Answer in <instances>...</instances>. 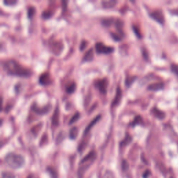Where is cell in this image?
Masks as SVG:
<instances>
[{
	"label": "cell",
	"mask_w": 178,
	"mask_h": 178,
	"mask_svg": "<svg viewBox=\"0 0 178 178\" xmlns=\"http://www.w3.org/2000/svg\"><path fill=\"white\" fill-rule=\"evenodd\" d=\"M86 45H87V41H86V40H83L80 44V48H80V50L83 51L84 49H85Z\"/></svg>",
	"instance_id": "cell-32"
},
{
	"label": "cell",
	"mask_w": 178,
	"mask_h": 178,
	"mask_svg": "<svg viewBox=\"0 0 178 178\" xmlns=\"http://www.w3.org/2000/svg\"><path fill=\"white\" fill-rule=\"evenodd\" d=\"M111 34V36L113 38L114 40H115V41H120V40L122 39V38H123V35H121L119 34V33H114V32H111L110 33Z\"/></svg>",
	"instance_id": "cell-21"
},
{
	"label": "cell",
	"mask_w": 178,
	"mask_h": 178,
	"mask_svg": "<svg viewBox=\"0 0 178 178\" xmlns=\"http://www.w3.org/2000/svg\"><path fill=\"white\" fill-rule=\"evenodd\" d=\"M35 13V8L34 6H30L27 9V16L29 18H31Z\"/></svg>",
	"instance_id": "cell-23"
},
{
	"label": "cell",
	"mask_w": 178,
	"mask_h": 178,
	"mask_svg": "<svg viewBox=\"0 0 178 178\" xmlns=\"http://www.w3.org/2000/svg\"><path fill=\"white\" fill-rule=\"evenodd\" d=\"M38 81L42 85H48V84H50L51 82L50 74L48 72H44L43 73H42L40 75L38 78Z\"/></svg>",
	"instance_id": "cell-6"
},
{
	"label": "cell",
	"mask_w": 178,
	"mask_h": 178,
	"mask_svg": "<svg viewBox=\"0 0 178 178\" xmlns=\"http://www.w3.org/2000/svg\"><path fill=\"white\" fill-rule=\"evenodd\" d=\"M132 29H133V31H134L135 34L137 35L138 38H141V35H140L139 28H138L136 25H132Z\"/></svg>",
	"instance_id": "cell-28"
},
{
	"label": "cell",
	"mask_w": 178,
	"mask_h": 178,
	"mask_svg": "<svg viewBox=\"0 0 178 178\" xmlns=\"http://www.w3.org/2000/svg\"><path fill=\"white\" fill-rule=\"evenodd\" d=\"M107 85H108V81H107V78L98 79V80H96L94 82V86L102 94H105L107 93Z\"/></svg>",
	"instance_id": "cell-4"
},
{
	"label": "cell",
	"mask_w": 178,
	"mask_h": 178,
	"mask_svg": "<svg viewBox=\"0 0 178 178\" xmlns=\"http://www.w3.org/2000/svg\"><path fill=\"white\" fill-rule=\"evenodd\" d=\"M100 118H101V115H97V116L96 117H95V118H93L92 120H91L90 123H88V125L86 126V129H85V130H84V135L85 136V135H86L88 133V132L89 131L91 130V129L92 128V127L93 125H95L96 124V123H97V122L100 120Z\"/></svg>",
	"instance_id": "cell-8"
},
{
	"label": "cell",
	"mask_w": 178,
	"mask_h": 178,
	"mask_svg": "<svg viewBox=\"0 0 178 178\" xmlns=\"http://www.w3.org/2000/svg\"><path fill=\"white\" fill-rule=\"evenodd\" d=\"M79 130L77 127H72L70 129L69 132V137L71 139H75L77 134H78Z\"/></svg>",
	"instance_id": "cell-17"
},
{
	"label": "cell",
	"mask_w": 178,
	"mask_h": 178,
	"mask_svg": "<svg viewBox=\"0 0 178 178\" xmlns=\"http://www.w3.org/2000/svg\"><path fill=\"white\" fill-rule=\"evenodd\" d=\"M150 174H151V172L149 170H146V171L143 173V178H147L150 176Z\"/></svg>",
	"instance_id": "cell-33"
},
{
	"label": "cell",
	"mask_w": 178,
	"mask_h": 178,
	"mask_svg": "<svg viewBox=\"0 0 178 178\" xmlns=\"http://www.w3.org/2000/svg\"><path fill=\"white\" fill-rule=\"evenodd\" d=\"M150 17L161 25H163L165 21L164 15H163V13L161 10H156L153 11V12L150 13Z\"/></svg>",
	"instance_id": "cell-5"
},
{
	"label": "cell",
	"mask_w": 178,
	"mask_h": 178,
	"mask_svg": "<svg viewBox=\"0 0 178 178\" xmlns=\"http://www.w3.org/2000/svg\"><path fill=\"white\" fill-rule=\"evenodd\" d=\"M2 67L6 72L11 75L28 77L32 74L31 70L27 68L13 59H7L2 62Z\"/></svg>",
	"instance_id": "cell-1"
},
{
	"label": "cell",
	"mask_w": 178,
	"mask_h": 178,
	"mask_svg": "<svg viewBox=\"0 0 178 178\" xmlns=\"http://www.w3.org/2000/svg\"><path fill=\"white\" fill-rule=\"evenodd\" d=\"M27 178H33V177L31 176V175H29V177H27Z\"/></svg>",
	"instance_id": "cell-34"
},
{
	"label": "cell",
	"mask_w": 178,
	"mask_h": 178,
	"mask_svg": "<svg viewBox=\"0 0 178 178\" xmlns=\"http://www.w3.org/2000/svg\"><path fill=\"white\" fill-rule=\"evenodd\" d=\"M75 88H76V84L74 81H72V82L68 84L66 88H65V91H66V92L68 93H72L75 91Z\"/></svg>",
	"instance_id": "cell-19"
},
{
	"label": "cell",
	"mask_w": 178,
	"mask_h": 178,
	"mask_svg": "<svg viewBox=\"0 0 178 178\" xmlns=\"http://www.w3.org/2000/svg\"><path fill=\"white\" fill-rule=\"evenodd\" d=\"M151 113L153 114L156 118H159V120H162V119L165 118L166 114L163 111H161L160 109L157 108V107H153V108L151 109Z\"/></svg>",
	"instance_id": "cell-10"
},
{
	"label": "cell",
	"mask_w": 178,
	"mask_h": 178,
	"mask_svg": "<svg viewBox=\"0 0 178 178\" xmlns=\"http://www.w3.org/2000/svg\"><path fill=\"white\" fill-rule=\"evenodd\" d=\"M129 168V164L127 162V161L125 160V159H123V161H122V169L123 170H127Z\"/></svg>",
	"instance_id": "cell-30"
},
{
	"label": "cell",
	"mask_w": 178,
	"mask_h": 178,
	"mask_svg": "<svg viewBox=\"0 0 178 178\" xmlns=\"http://www.w3.org/2000/svg\"><path fill=\"white\" fill-rule=\"evenodd\" d=\"M51 123L53 125H58V107L55 109L54 111L52 118H51Z\"/></svg>",
	"instance_id": "cell-16"
},
{
	"label": "cell",
	"mask_w": 178,
	"mask_h": 178,
	"mask_svg": "<svg viewBox=\"0 0 178 178\" xmlns=\"http://www.w3.org/2000/svg\"><path fill=\"white\" fill-rule=\"evenodd\" d=\"M93 57H94V54H93V48H90L84 54L82 61H92L93 59Z\"/></svg>",
	"instance_id": "cell-12"
},
{
	"label": "cell",
	"mask_w": 178,
	"mask_h": 178,
	"mask_svg": "<svg viewBox=\"0 0 178 178\" xmlns=\"http://www.w3.org/2000/svg\"><path fill=\"white\" fill-rule=\"evenodd\" d=\"M17 2H18L17 0H4V4H5L6 5L11 6V5H14V4H15Z\"/></svg>",
	"instance_id": "cell-29"
},
{
	"label": "cell",
	"mask_w": 178,
	"mask_h": 178,
	"mask_svg": "<svg viewBox=\"0 0 178 178\" xmlns=\"http://www.w3.org/2000/svg\"><path fill=\"white\" fill-rule=\"evenodd\" d=\"M48 171L50 173L51 176L53 177V178H57V173L54 171V170L51 168H48Z\"/></svg>",
	"instance_id": "cell-31"
},
{
	"label": "cell",
	"mask_w": 178,
	"mask_h": 178,
	"mask_svg": "<svg viewBox=\"0 0 178 178\" xmlns=\"http://www.w3.org/2000/svg\"><path fill=\"white\" fill-rule=\"evenodd\" d=\"M163 87H164V84H163V83H154L147 86V90L157 91L159 90H162Z\"/></svg>",
	"instance_id": "cell-11"
},
{
	"label": "cell",
	"mask_w": 178,
	"mask_h": 178,
	"mask_svg": "<svg viewBox=\"0 0 178 178\" xmlns=\"http://www.w3.org/2000/svg\"><path fill=\"white\" fill-rule=\"evenodd\" d=\"M132 137H131V136L129 134L127 133V134H126L125 137L124 138V139L120 142V146H127V145H128L131 141H132Z\"/></svg>",
	"instance_id": "cell-18"
},
{
	"label": "cell",
	"mask_w": 178,
	"mask_h": 178,
	"mask_svg": "<svg viewBox=\"0 0 178 178\" xmlns=\"http://www.w3.org/2000/svg\"><path fill=\"white\" fill-rule=\"evenodd\" d=\"M113 47L105 45L102 42H97L95 44V50L97 54H109L114 51Z\"/></svg>",
	"instance_id": "cell-3"
},
{
	"label": "cell",
	"mask_w": 178,
	"mask_h": 178,
	"mask_svg": "<svg viewBox=\"0 0 178 178\" xmlns=\"http://www.w3.org/2000/svg\"><path fill=\"white\" fill-rule=\"evenodd\" d=\"M136 77H127V78L125 79V84L127 86H130L131 84H132L134 81L135 80Z\"/></svg>",
	"instance_id": "cell-25"
},
{
	"label": "cell",
	"mask_w": 178,
	"mask_h": 178,
	"mask_svg": "<svg viewBox=\"0 0 178 178\" xmlns=\"http://www.w3.org/2000/svg\"><path fill=\"white\" fill-rule=\"evenodd\" d=\"M51 50L54 51V54H57V51H58V52H60L61 50H62V43L61 42H58V41H54L53 43L51 44Z\"/></svg>",
	"instance_id": "cell-13"
},
{
	"label": "cell",
	"mask_w": 178,
	"mask_h": 178,
	"mask_svg": "<svg viewBox=\"0 0 178 178\" xmlns=\"http://www.w3.org/2000/svg\"><path fill=\"white\" fill-rule=\"evenodd\" d=\"M117 3L116 1L115 0H104V1H102L101 2L102 6L104 7V8H111V7H114L115 6V4Z\"/></svg>",
	"instance_id": "cell-15"
},
{
	"label": "cell",
	"mask_w": 178,
	"mask_h": 178,
	"mask_svg": "<svg viewBox=\"0 0 178 178\" xmlns=\"http://www.w3.org/2000/svg\"><path fill=\"white\" fill-rule=\"evenodd\" d=\"M115 21H116V19L114 18H106L102 19L101 23L105 27H109L112 24H114Z\"/></svg>",
	"instance_id": "cell-14"
},
{
	"label": "cell",
	"mask_w": 178,
	"mask_h": 178,
	"mask_svg": "<svg viewBox=\"0 0 178 178\" xmlns=\"http://www.w3.org/2000/svg\"><path fill=\"white\" fill-rule=\"evenodd\" d=\"M122 98V91L120 88V86H118L116 88V95H115V97L114 98L113 102L111 103V106H115V105H117L120 102V100Z\"/></svg>",
	"instance_id": "cell-9"
},
{
	"label": "cell",
	"mask_w": 178,
	"mask_h": 178,
	"mask_svg": "<svg viewBox=\"0 0 178 178\" xmlns=\"http://www.w3.org/2000/svg\"><path fill=\"white\" fill-rule=\"evenodd\" d=\"M79 116H80V114H79V112H76V113L72 116V118H70V120L69 121V125H72V123H75V122L79 118Z\"/></svg>",
	"instance_id": "cell-22"
},
{
	"label": "cell",
	"mask_w": 178,
	"mask_h": 178,
	"mask_svg": "<svg viewBox=\"0 0 178 178\" xmlns=\"http://www.w3.org/2000/svg\"><path fill=\"white\" fill-rule=\"evenodd\" d=\"M170 69H171L172 72L174 73L178 77V65L177 64H172L170 65Z\"/></svg>",
	"instance_id": "cell-27"
},
{
	"label": "cell",
	"mask_w": 178,
	"mask_h": 178,
	"mask_svg": "<svg viewBox=\"0 0 178 178\" xmlns=\"http://www.w3.org/2000/svg\"><path fill=\"white\" fill-rule=\"evenodd\" d=\"M31 109L35 113L42 115L48 113V111H50V109H51V106H50V105H47V106H44L43 107H37L34 104L32 105Z\"/></svg>",
	"instance_id": "cell-7"
},
{
	"label": "cell",
	"mask_w": 178,
	"mask_h": 178,
	"mask_svg": "<svg viewBox=\"0 0 178 178\" xmlns=\"http://www.w3.org/2000/svg\"><path fill=\"white\" fill-rule=\"evenodd\" d=\"M143 118L142 117L140 116V115H137V116L135 117L134 119L132 120V123H131L130 125L132 126H135L137 125H140V124L143 123Z\"/></svg>",
	"instance_id": "cell-20"
},
{
	"label": "cell",
	"mask_w": 178,
	"mask_h": 178,
	"mask_svg": "<svg viewBox=\"0 0 178 178\" xmlns=\"http://www.w3.org/2000/svg\"><path fill=\"white\" fill-rule=\"evenodd\" d=\"M4 160L6 164L13 169L20 168L22 167L25 162L24 157L20 154L14 153H9L7 154L4 158Z\"/></svg>",
	"instance_id": "cell-2"
},
{
	"label": "cell",
	"mask_w": 178,
	"mask_h": 178,
	"mask_svg": "<svg viewBox=\"0 0 178 178\" xmlns=\"http://www.w3.org/2000/svg\"><path fill=\"white\" fill-rule=\"evenodd\" d=\"M2 178H15V176L11 173L8 172H4L2 174Z\"/></svg>",
	"instance_id": "cell-26"
},
{
	"label": "cell",
	"mask_w": 178,
	"mask_h": 178,
	"mask_svg": "<svg viewBox=\"0 0 178 178\" xmlns=\"http://www.w3.org/2000/svg\"><path fill=\"white\" fill-rule=\"evenodd\" d=\"M53 12L51 11L50 10H45V11H43V13H42V17L43 18H50L51 15H52Z\"/></svg>",
	"instance_id": "cell-24"
}]
</instances>
